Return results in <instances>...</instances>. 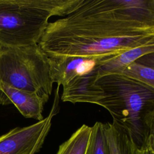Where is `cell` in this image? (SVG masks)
Segmentation results:
<instances>
[{
    "label": "cell",
    "instance_id": "cell-7",
    "mask_svg": "<svg viewBox=\"0 0 154 154\" xmlns=\"http://www.w3.org/2000/svg\"><path fill=\"white\" fill-rule=\"evenodd\" d=\"M47 102L38 94L11 87L0 82V105L13 104L26 118L43 120L44 105Z\"/></svg>",
    "mask_w": 154,
    "mask_h": 154
},
{
    "label": "cell",
    "instance_id": "cell-4",
    "mask_svg": "<svg viewBox=\"0 0 154 154\" xmlns=\"http://www.w3.org/2000/svg\"><path fill=\"white\" fill-rule=\"evenodd\" d=\"M0 82L37 93L48 102L54 84L48 55L38 44L0 45Z\"/></svg>",
    "mask_w": 154,
    "mask_h": 154
},
{
    "label": "cell",
    "instance_id": "cell-9",
    "mask_svg": "<svg viewBox=\"0 0 154 154\" xmlns=\"http://www.w3.org/2000/svg\"><path fill=\"white\" fill-rule=\"evenodd\" d=\"M91 133V126L82 125L61 144L57 154H86Z\"/></svg>",
    "mask_w": 154,
    "mask_h": 154
},
{
    "label": "cell",
    "instance_id": "cell-2",
    "mask_svg": "<svg viewBox=\"0 0 154 154\" xmlns=\"http://www.w3.org/2000/svg\"><path fill=\"white\" fill-rule=\"evenodd\" d=\"M94 104L105 108L113 122L128 130L137 149H146L154 113V87L121 72L99 75Z\"/></svg>",
    "mask_w": 154,
    "mask_h": 154
},
{
    "label": "cell",
    "instance_id": "cell-13",
    "mask_svg": "<svg viewBox=\"0 0 154 154\" xmlns=\"http://www.w3.org/2000/svg\"><path fill=\"white\" fill-rule=\"evenodd\" d=\"M146 148L154 153V113L149 123V133Z\"/></svg>",
    "mask_w": 154,
    "mask_h": 154
},
{
    "label": "cell",
    "instance_id": "cell-10",
    "mask_svg": "<svg viewBox=\"0 0 154 154\" xmlns=\"http://www.w3.org/2000/svg\"><path fill=\"white\" fill-rule=\"evenodd\" d=\"M86 154H110L104 123L97 122L91 126Z\"/></svg>",
    "mask_w": 154,
    "mask_h": 154
},
{
    "label": "cell",
    "instance_id": "cell-12",
    "mask_svg": "<svg viewBox=\"0 0 154 154\" xmlns=\"http://www.w3.org/2000/svg\"><path fill=\"white\" fill-rule=\"evenodd\" d=\"M135 61L144 66L154 69V52L144 54Z\"/></svg>",
    "mask_w": 154,
    "mask_h": 154
},
{
    "label": "cell",
    "instance_id": "cell-3",
    "mask_svg": "<svg viewBox=\"0 0 154 154\" xmlns=\"http://www.w3.org/2000/svg\"><path fill=\"white\" fill-rule=\"evenodd\" d=\"M76 0H0V45L38 44L54 16L64 17Z\"/></svg>",
    "mask_w": 154,
    "mask_h": 154
},
{
    "label": "cell",
    "instance_id": "cell-5",
    "mask_svg": "<svg viewBox=\"0 0 154 154\" xmlns=\"http://www.w3.org/2000/svg\"><path fill=\"white\" fill-rule=\"evenodd\" d=\"M59 88L48 116L29 126L12 129L0 136V154H35L42 148L52 125V120L59 111Z\"/></svg>",
    "mask_w": 154,
    "mask_h": 154
},
{
    "label": "cell",
    "instance_id": "cell-1",
    "mask_svg": "<svg viewBox=\"0 0 154 154\" xmlns=\"http://www.w3.org/2000/svg\"><path fill=\"white\" fill-rule=\"evenodd\" d=\"M38 44L48 57L84 58L102 66L154 44V0H76L66 16L49 22Z\"/></svg>",
    "mask_w": 154,
    "mask_h": 154
},
{
    "label": "cell",
    "instance_id": "cell-14",
    "mask_svg": "<svg viewBox=\"0 0 154 154\" xmlns=\"http://www.w3.org/2000/svg\"><path fill=\"white\" fill-rule=\"evenodd\" d=\"M137 154H154V153L149 149L146 148L141 150L137 149Z\"/></svg>",
    "mask_w": 154,
    "mask_h": 154
},
{
    "label": "cell",
    "instance_id": "cell-8",
    "mask_svg": "<svg viewBox=\"0 0 154 154\" xmlns=\"http://www.w3.org/2000/svg\"><path fill=\"white\" fill-rule=\"evenodd\" d=\"M110 154H137L129 132L116 122L104 123Z\"/></svg>",
    "mask_w": 154,
    "mask_h": 154
},
{
    "label": "cell",
    "instance_id": "cell-6",
    "mask_svg": "<svg viewBox=\"0 0 154 154\" xmlns=\"http://www.w3.org/2000/svg\"><path fill=\"white\" fill-rule=\"evenodd\" d=\"M51 76L54 83L63 87L73 84L84 78L99 75L102 64L98 61L80 58L50 57Z\"/></svg>",
    "mask_w": 154,
    "mask_h": 154
},
{
    "label": "cell",
    "instance_id": "cell-11",
    "mask_svg": "<svg viewBox=\"0 0 154 154\" xmlns=\"http://www.w3.org/2000/svg\"><path fill=\"white\" fill-rule=\"evenodd\" d=\"M117 72H121L154 87V69L152 68L134 61Z\"/></svg>",
    "mask_w": 154,
    "mask_h": 154
}]
</instances>
